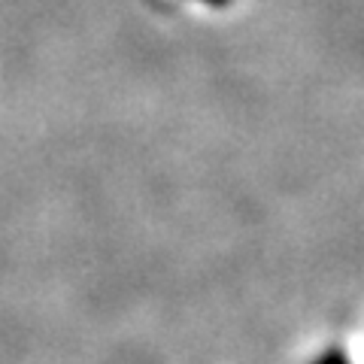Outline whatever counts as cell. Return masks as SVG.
<instances>
[{
  "mask_svg": "<svg viewBox=\"0 0 364 364\" xmlns=\"http://www.w3.org/2000/svg\"><path fill=\"white\" fill-rule=\"evenodd\" d=\"M213 4H222V0H213Z\"/></svg>",
  "mask_w": 364,
  "mask_h": 364,
  "instance_id": "6da1fadb",
  "label": "cell"
}]
</instances>
